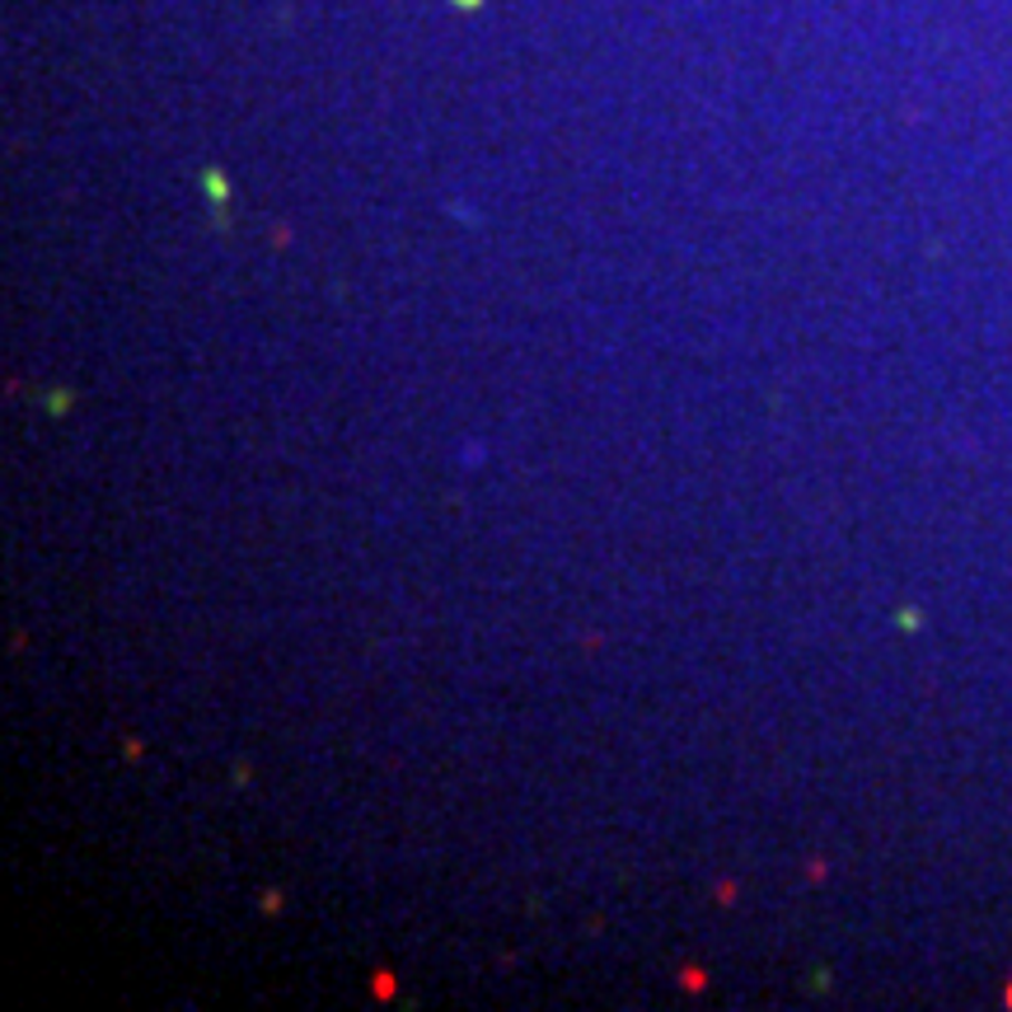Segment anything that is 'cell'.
<instances>
[{"instance_id":"obj_1","label":"cell","mask_w":1012,"mask_h":1012,"mask_svg":"<svg viewBox=\"0 0 1012 1012\" xmlns=\"http://www.w3.org/2000/svg\"><path fill=\"white\" fill-rule=\"evenodd\" d=\"M455 6H460V10H474V6H479V0H455Z\"/></svg>"}]
</instances>
